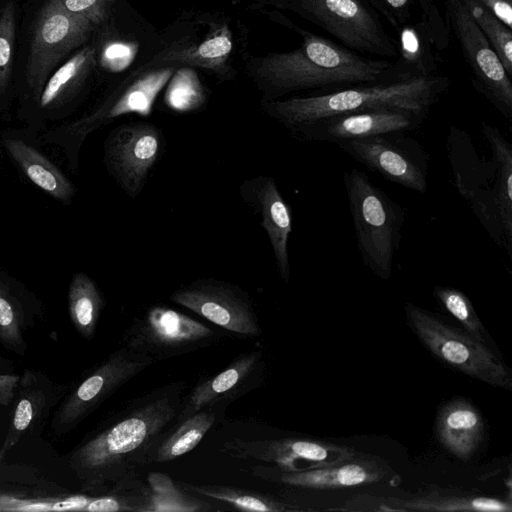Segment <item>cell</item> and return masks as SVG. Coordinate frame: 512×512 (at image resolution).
<instances>
[{"instance_id": "cell-1", "label": "cell", "mask_w": 512, "mask_h": 512, "mask_svg": "<svg viewBox=\"0 0 512 512\" xmlns=\"http://www.w3.org/2000/svg\"><path fill=\"white\" fill-rule=\"evenodd\" d=\"M185 381L163 384L131 399L98 424L68 454V464L84 492H108L137 477L162 436L177 421Z\"/></svg>"}, {"instance_id": "cell-2", "label": "cell", "mask_w": 512, "mask_h": 512, "mask_svg": "<svg viewBox=\"0 0 512 512\" xmlns=\"http://www.w3.org/2000/svg\"><path fill=\"white\" fill-rule=\"evenodd\" d=\"M491 159L480 155L471 136L453 125L446 147L455 186L490 238L512 259V145L482 122Z\"/></svg>"}, {"instance_id": "cell-3", "label": "cell", "mask_w": 512, "mask_h": 512, "mask_svg": "<svg viewBox=\"0 0 512 512\" xmlns=\"http://www.w3.org/2000/svg\"><path fill=\"white\" fill-rule=\"evenodd\" d=\"M302 44L289 52L271 54L256 68V76L270 100L292 92H329L353 85L402 78L395 63L372 59L339 43L303 32Z\"/></svg>"}, {"instance_id": "cell-4", "label": "cell", "mask_w": 512, "mask_h": 512, "mask_svg": "<svg viewBox=\"0 0 512 512\" xmlns=\"http://www.w3.org/2000/svg\"><path fill=\"white\" fill-rule=\"evenodd\" d=\"M450 86L445 76L395 78L308 96L267 101L265 112L289 133L321 118L378 109L411 111L427 117Z\"/></svg>"}, {"instance_id": "cell-5", "label": "cell", "mask_w": 512, "mask_h": 512, "mask_svg": "<svg viewBox=\"0 0 512 512\" xmlns=\"http://www.w3.org/2000/svg\"><path fill=\"white\" fill-rule=\"evenodd\" d=\"M343 183L363 264L381 280L393 271L405 221V209L357 168L343 173Z\"/></svg>"}, {"instance_id": "cell-6", "label": "cell", "mask_w": 512, "mask_h": 512, "mask_svg": "<svg viewBox=\"0 0 512 512\" xmlns=\"http://www.w3.org/2000/svg\"><path fill=\"white\" fill-rule=\"evenodd\" d=\"M405 314L411 330L439 361L488 385L512 390L508 367L485 343L412 303L405 305Z\"/></svg>"}, {"instance_id": "cell-7", "label": "cell", "mask_w": 512, "mask_h": 512, "mask_svg": "<svg viewBox=\"0 0 512 512\" xmlns=\"http://www.w3.org/2000/svg\"><path fill=\"white\" fill-rule=\"evenodd\" d=\"M153 363L150 356L124 345L113 351L68 387L52 415L53 434L63 436L72 432L119 388Z\"/></svg>"}, {"instance_id": "cell-8", "label": "cell", "mask_w": 512, "mask_h": 512, "mask_svg": "<svg viewBox=\"0 0 512 512\" xmlns=\"http://www.w3.org/2000/svg\"><path fill=\"white\" fill-rule=\"evenodd\" d=\"M224 336L186 314L154 305L128 326L122 340L124 346L157 361L217 345Z\"/></svg>"}, {"instance_id": "cell-9", "label": "cell", "mask_w": 512, "mask_h": 512, "mask_svg": "<svg viewBox=\"0 0 512 512\" xmlns=\"http://www.w3.org/2000/svg\"><path fill=\"white\" fill-rule=\"evenodd\" d=\"M297 10L338 43L361 55L394 58L396 42L367 0H295Z\"/></svg>"}, {"instance_id": "cell-10", "label": "cell", "mask_w": 512, "mask_h": 512, "mask_svg": "<svg viewBox=\"0 0 512 512\" xmlns=\"http://www.w3.org/2000/svg\"><path fill=\"white\" fill-rule=\"evenodd\" d=\"M446 25L460 45L475 89L512 119V81L463 0H445Z\"/></svg>"}, {"instance_id": "cell-11", "label": "cell", "mask_w": 512, "mask_h": 512, "mask_svg": "<svg viewBox=\"0 0 512 512\" xmlns=\"http://www.w3.org/2000/svg\"><path fill=\"white\" fill-rule=\"evenodd\" d=\"M352 159L387 181L424 194L429 155L405 132H393L337 144Z\"/></svg>"}, {"instance_id": "cell-12", "label": "cell", "mask_w": 512, "mask_h": 512, "mask_svg": "<svg viewBox=\"0 0 512 512\" xmlns=\"http://www.w3.org/2000/svg\"><path fill=\"white\" fill-rule=\"evenodd\" d=\"M93 24L70 13L60 0H47L36 20L26 66V80L38 99L51 70L89 37Z\"/></svg>"}, {"instance_id": "cell-13", "label": "cell", "mask_w": 512, "mask_h": 512, "mask_svg": "<svg viewBox=\"0 0 512 512\" xmlns=\"http://www.w3.org/2000/svg\"><path fill=\"white\" fill-rule=\"evenodd\" d=\"M170 299L235 336L257 337L262 332L252 298L232 283L198 279L176 289Z\"/></svg>"}, {"instance_id": "cell-14", "label": "cell", "mask_w": 512, "mask_h": 512, "mask_svg": "<svg viewBox=\"0 0 512 512\" xmlns=\"http://www.w3.org/2000/svg\"><path fill=\"white\" fill-rule=\"evenodd\" d=\"M164 145L160 128L136 122L115 128L104 144V161L111 177L130 197L136 198L147 183Z\"/></svg>"}, {"instance_id": "cell-15", "label": "cell", "mask_w": 512, "mask_h": 512, "mask_svg": "<svg viewBox=\"0 0 512 512\" xmlns=\"http://www.w3.org/2000/svg\"><path fill=\"white\" fill-rule=\"evenodd\" d=\"M222 451L236 458L273 464L289 472L326 467L364 455L349 446L302 438L235 439L224 443Z\"/></svg>"}, {"instance_id": "cell-16", "label": "cell", "mask_w": 512, "mask_h": 512, "mask_svg": "<svg viewBox=\"0 0 512 512\" xmlns=\"http://www.w3.org/2000/svg\"><path fill=\"white\" fill-rule=\"evenodd\" d=\"M425 116L406 110L378 109L333 115L300 126L290 134L301 141L334 143L420 128Z\"/></svg>"}, {"instance_id": "cell-17", "label": "cell", "mask_w": 512, "mask_h": 512, "mask_svg": "<svg viewBox=\"0 0 512 512\" xmlns=\"http://www.w3.org/2000/svg\"><path fill=\"white\" fill-rule=\"evenodd\" d=\"M265 372L266 363L261 350L241 353L223 371L200 378L185 393L177 421L206 408L221 412L232 401L260 387Z\"/></svg>"}, {"instance_id": "cell-18", "label": "cell", "mask_w": 512, "mask_h": 512, "mask_svg": "<svg viewBox=\"0 0 512 512\" xmlns=\"http://www.w3.org/2000/svg\"><path fill=\"white\" fill-rule=\"evenodd\" d=\"M67 390L68 385L55 383L38 370L26 369L20 375L8 430L0 446V460L25 437L41 431Z\"/></svg>"}, {"instance_id": "cell-19", "label": "cell", "mask_w": 512, "mask_h": 512, "mask_svg": "<svg viewBox=\"0 0 512 512\" xmlns=\"http://www.w3.org/2000/svg\"><path fill=\"white\" fill-rule=\"evenodd\" d=\"M243 202L258 215L269 239L280 278L288 283L291 276L288 241L292 232V215L275 180L260 175L244 181L239 188Z\"/></svg>"}, {"instance_id": "cell-20", "label": "cell", "mask_w": 512, "mask_h": 512, "mask_svg": "<svg viewBox=\"0 0 512 512\" xmlns=\"http://www.w3.org/2000/svg\"><path fill=\"white\" fill-rule=\"evenodd\" d=\"M255 477L296 488L315 490L343 489L382 481L386 470L375 460L363 455L346 462L317 469L289 472L276 466L256 465Z\"/></svg>"}, {"instance_id": "cell-21", "label": "cell", "mask_w": 512, "mask_h": 512, "mask_svg": "<svg viewBox=\"0 0 512 512\" xmlns=\"http://www.w3.org/2000/svg\"><path fill=\"white\" fill-rule=\"evenodd\" d=\"M41 300L22 282L0 270V344L24 356L27 333L43 318Z\"/></svg>"}, {"instance_id": "cell-22", "label": "cell", "mask_w": 512, "mask_h": 512, "mask_svg": "<svg viewBox=\"0 0 512 512\" xmlns=\"http://www.w3.org/2000/svg\"><path fill=\"white\" fill-rule=\"evenodd\" d=\"M439 443L452 455L469 460L484 436V421L479 410L467 399L455 398L438 411L435 425Z\"/></svg>"}, {"instance_id": "cell-23", "label": "cell", "mask_w": 512, "mask_h": 512, "mask_svg": "<svg viewBox=\"0 0 512 512\" xmlns=\"http://www.w3.org/2000/svg\"><path fill=\"white\" fill-rule=\"evenodd\" d=\"M4 145L18 168L38 188L61 202L72 200L75 186L44 154L19 138L6 137Z\"/></svg>"}, {"instance_id": "cell-24", "label": "cell", "mask_w": 512, "mask_h": 512, "mask_svg": "<svg viewBox=\"0 0 512 512\" xmlns=\"http://www.w3.org/2000/svg\"><path fill=\"white\" fill-rule=\"evenodd\" d=\"M394 511H494L511 512V500L469 492L429 490L409 499H385Z\"/></svg>"}, {"instance_id": "cell-25", "label": "cell", "mask_w": 512, "mask_h": 512, "mask_svg": "<svg viewBox=\"0 0 512 512\" xmlns=\"http://www.w3.org/2000/svg\"><path fill=\"white\" fill-rule=\"evenodd\" d=\"M217 409H202L180 421L162 436L146 459V465L164 463L193 450L220 415Z\"/></svg>"}, {"instance_id": "cell-26", "label": "cell", "mask_w": 512, "mask_h": 512, "mask_svg": "<svg viewBox=\"0 0 512 512\" xmlns=\"http://www.w3.org/2000/svg\"><path fill=\"white\" fill-rule=\"evenodd\" d=\"M397 30L399 60L396 65L402 64L395 69L397 75L402 78L433 75L435 45L424 23L404 24Z\"/></svg>"}, {"instance_id": "cell-27", "label": "cell", "mask_w": 512, "mask_h": 512, "mask_svg": "<svg viewBox=\"0 0 512 512\" xmlns=\"http://www.w3.org/2000/svg\"><path fill=\"white\" fill-rule=\"evenodd\" d=\"M186 491L202 498L231 506L236 510L253 512L301 511L290 503L262 492L217 484H193L176 481Z\"/></svg>"}, {"instance_id": "cell-28", "label": "cell", "mask_w": 512, "mask_h": 512, "mask_svg": "<svg viewBox=\"0 0 512 512\" xmlns=\"http://www.w3.org/2000/svg\"><path fill=\"white\" fill-rule=\"evenodd\" d=\"M95 55V49L85 47L69 58L46 81L39 97V108L50 113L65 105L84 80Z\"/></svg>"}, {"instance_id": "cell-29", "label": "cell", "mask_w": 512, "mask_h": 512, "mask_svg": "<svg viewBox=\"0 0 512 512\" xmlns=\"http://www.w3.org/2000/svg\"><path fill=\"white\" fill-rule=\"evenodd\" d=\"M104 306V298L95 282L85 273L75 274L68 288V313L82 338H94Z\"/></svg>"}, {"instance_id": "cell-30", "label": "cell", "mask_w": 512, "mask_h": 512, "mask_svg": "<svg viewBox=\"0 0 512 512\" xmlns=\"http://www.w3.org/2000/svg\"><path fill=\"white\" fill-rule=\"evenodd\" d=\"M232 50L229 31L224 27L201 43L186 48H169L154 57L150 65H190L206 69H217Z\"/></svg>"}, {"instance_id": "cell-31", "label": "cell", "mask_w": 512, "mask_h": 512, "mask_svg": "<svg viewBox=\"0 0 512 512\" xmlns=\"http://www.w3.org/2000/svg\"><path fill=\"white\" fill-rule=\"evenodd\" d=\"M147 483L150 491L148 512H209L226 509L186 491L162 472L150 473Z\"/></svg>"}, {"instance_id": "cell-32", "label": "cell", "mask_w": 512, "mask_h": 512, "mask_svg": "<svg viewBox=\"0 0 512 512\" xmlns=\"http://www.w3.org/2000/svg\"><path fill=\"white\" fill-rule=\"evenodd\" d=\"M150 491L137 477L121 481L108 492L90 498L85 511L148 512Z\"/></svg>"}, {"instance_id": "cell-33", "label": "cell", "mask_w": 512, "mask_h": 512, "mask_svg": "<svg viewBox=\"0 0 512 512\" xmlns=\"http://www.w3.org/2000/svg\"><path fill=\"white\" fill-rule=\"evenodd\" d=\"M483 35L512 77V29L474 0H463Z\"/></svg>"}, {"instance_id": "cell-34", "label": "cell", "mask_w": 512, "mask_h": 512, "mask_svg": "<svg viewBox=\"0 0 512 512\" xmlns=\"http://www.w3.org/2000/svg\"><path fill=\"white\" fill-rule=\"evenodd\" d=\"M167 84L164 101L171 110L191 112L204 104V88L198 74L191 67L184 66L176 70Z\"/></svg>"}, {"instance_id": "cell-35", "label": "cell", "mask_w": 512, "mask_h": 512, "mask_svg": "<svg viewBox=\"0 0 512 512\" xmlns=\"http://www.w3.org/2000/svg\"><path fill=\"white\" fill-rule=\"evenodd\" d=\"M433 296L468 334L485 343V328L476 314L472 302L464 292L456 288L437 285L433 289Z\"/></svg>"}, {"instance_id": "cell-36", "label": "cell", "mask_w": 512, "mask_h": 512, "mask_svg": "<svg viewBox=\"0 0 512 512\" xmlns=\"http://www.w3.org/2000/svg\"><path fill=\"white\" fill-rule=\"evenodd\" d=\"M15 5L7 1L0 10V94L8 86L15 40Z\"/></svg>"}, {"instance_id": "cell-37", "label": "cell", "mask_w": 512, "mask_h": 512, "mask_svg": "<svg viewBox=\"0 0 512 512\" xmlns=\"http://www.w3.org/2000/svg\"><path fill=\"white\" fill-rule=\"evenodd\" d=\"M137 51L138 46L133 42H111L102 52L101 63L111 72H121L133 62Z\"/></svg>"}, {"instance_id": "cell-38", "label": "cell", "mask_w": 512, "mask_h": 512, "mask_svg": "<svg viewBox=\"0 0 512 512\" xmlns=\"http://www.w3.org/2000/svg\"><path fill=\"white\" fill-rule=\"evenodd\" d=\"M70 13L87 19L93 25L100 24L108 16L114 0H60Z\"/></svg>"}, {"instance_id": "cell-39", "label": "cell", "mask_w": 512, "mask_h": 512, "mask_svg": "<svg viewBox=\"0 0 512 512\" xmlns=\"http://www.w3.org/2000/svg\"><path fill=\"white\" fill-rule=\"evenodd\" d=\"M380 10L387 20L398 29L410 17L412 0H367Z\"/></svg>"}, {"instance_id": "cell-40", "label": "cell", "mask_w": 512, "mask_h": 512, "mask_svg": "<svg viewBox=\"0 0 512 512\" xmlns=\"http://www.w3.org/2000/svg\"><path fill=\"white\" fill-rule=\"evenodd\" d=\"M512 29V0H474Z\"/></svg>"}, {"instance_id": "cell-41", "label": "cell", "mask_w": 512, "mask_h": 512, "mask_svg": "<svg viewBox=\"0 0 512 512\" xmlns=\"http://www.w3.org/2000/svg\"><path fill=\"white\" fill-rule=\"evenodd\" d=\"M20 375L0 373V406H8L15 397Z\"/></svg>"}, {"instance_id": "cell-42", "label": "cell", "mask_w": 512, "mask_h": 512, "mask_svg": "<svg viewBox=\"0 0 512 512\" xmlns=\"http://www.w3.org/2000/svg\"><path fill=\"white\" fill-rule=\"evenodd\" d=\"M6 367L7 365L5 359L0 357V373H3L5 370H7Z\"/></svg>"}, {"instance_id": "cell-43", "label": "cell", "mask_w": 512, "mask_h": 512, "mask_svg": "<svg viewBox=\"0 0 512 512\" xmlns=\"http://www.w3.org/2000/svg\"><path fill=\"white\" fill-rule=\"evenodd\" d=\"M1 427H2V425H1V422H0V430H1Z\"/></svg>"}]
</instances>
